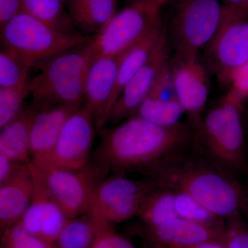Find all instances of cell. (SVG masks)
Segmentation results:
<instances>
[{"label": "cell", "instance_id": "obj_3", "mask_svg": "<svg viewBox=\"0 0 248 248\" xmlns=\"http://www.w3.org/2000/svg\"><path fill=\"white\" fill-rule=\"evenodd\" d=\"M244 107L226 94L197 123L194 147L232 173L246 169Z\"/></svg>", "mask_w": 248, "mask_h": 248}, {"label": "cell", "instance_id": "obj_29", "mask_svg": "<svg viewBox=\"0 0 248 248\" xmlns=\"http://www.w3.org/2000/svg\"><path fill=\"white\" fill-rule=\"evenodd\" d=\"M89 213L97 232V237L92 248H136L114 230L112 223L106 221L99 214L93 210H90Z\"/></svg>", "mask_w": 248, "mask_h": 248}, {"label": "cell", "instance_id": "obj_19", "mask_svg": "<svg viewBox=\"0 0 248 248\" xmlns=\"http://www.w3.org/2000/svg\"><path fill=\"white\" fill-rule=\"evenodd\" d=\"M32 190L29 164L0 184V226L3 231L20 221L30 204Z\"/></svg>", "mask_w": 248, "mask_h": 248}, {"label": "cell", "instance_id": "obj_32", "mask_svg": "<svg viewBox=\"0 0 248 248\" xmlns=\"http://www.w3.org/2000/svg\"><path fill=\"white\" fill-rule=\"evenodd\" d=\"M225 84L229 88L227 94L245 105L248 100V60L231 72Z\"/></svg>", "mask_w": 248, "mask_h": 248}, {"label": "cell", "instance_id": "obj_18", "mask_svg": "<svg viewBox=\"0 0 248 248\" xmlns=\"http://www.w3.org/2000/svg\"><path fill=\"white\" fill-rule=\"evenodd\" d=\"M185 111L178 100L170 69L166 68L134 116L161 126L170 127L181 123Z\"/></svg>", "mask_w": 248, "mask_h": 248}, {"label": "cell", "instance_id": "obj_22", "mask_svg": "<svg viewBox=\"0 0 248 248\" xmlns=\"http://www.w3.org/2000/svg\"><path fill=\"white\" fill-rule=\"evenodd\" d=\"M73 25L96 34L117 13V0H68Z\"/></svg>", "mask_w": 248, "mask_h": 248}, {"label": "cell", "instance_id": "obj_10", "mask_svg": "<svg viewBox=\"0 0 248 248\" xmlns=\"http://www.w3.org/2000/svg\"><path fill=\"white\" fill-rule=\"evenodd\" d=\"M205 53L210 68L226 83L231 72L248 60V13L224 7L221 25Z\"/></svg>", "mask_w": 248, "mask_h": 248}, {"label": "cell", "instance_id": "obj_14", "mask_svg": "<svg viewBox=\"0 0 248 248\" xmlns=\"http://www.w3.org/2000/svg\"><path fill=\"white\" fill-rule=\"evenodd\" d=\"M123 54L96 57L88 70L84 87L85 106L93 112L97 129L107 123Z\"/></svg>", "mask_w": 248, "mask_h": 248}, {"label": "cell", "instance_id": "obj_6", "mask_svg": "<svg viewBox=\"0 0 248 248\" xmlns=\"http://www.w3.org/2000/svg\"><path fill=\"white\" fill-rule=\"evenodd\" d=\"M161 3L136 0L116 13L112 19L88 40L93 58L120 55L162 24Z\"/></svg>", "mask_w": 248, "mask_h": 248}, {"label": "cell", "instance_id": "obj_24", "mask_svg": "<svg viewBox=\"0 0 248 248\" xmlns=\"http://www.w3.org/2000/svg\"><path fill=\"white\" fill-rule=\"evenodd\" d=\"M65 0H23L22 11L38 18L54 29L68 33L75 32L70 15L64 8Z\"/></svg>", "mask_w": 248, "mask_h": 248}, {"label": "cell", "instance_id": "obj_5", "mask_svg": "<svg viewBox=\"0 0 248 248\" xmlns=\"http://www.w3.org/2000/svg\"><path fill=\"white\" fill-rule=\"evenodd\" d=\"M89 39L78 32L57 30L24 11L1 27L3 46L24 55L35 65L84 45Z\"/></svg>", "mask_w": 248, "mask_h": 248}, {"label": "cell", "instance_id": "obj_17", "mask_svg": "<svg viewBox=\"0 0 248 248\" xmlns=\"http://www.w3.org/2000/svg\"><path fill=\"white\" fill-rule=\"evenodd\" d=\"M81 107V104H62L39 107L31 125V161H40L52 151L67 120Z\"/></svg>", "mask_w": 248, "mask_h": 248}, {"label": "cell", "instance_id": "obj_21", "mask_svg": "<svg viewBox=\"0 0 248 248\" xmlns=\"http://www.w3.org/2000/svg\"><path fill=\"white\" fill-rule=\"evenodd\" d=\"M166 33V29L162 23L123 54L111 99L110 112L122 90L151 58Z\"/></svg>", "mask_w": 248, "mask_h": 248}, {"label": "cell", "instance_id": "obj_33", "mask_svg": "<svg viewBox=\"0 0 248 248\" xmlns=\"http://www.w3.org/2000/svg\"><path fill=\"white\" fill-rule=\"evenodd\" d=\"M23 0H0V26L2 27L22 11Z\"/></svg>", "mask_w": 248, "mask_h": 248}, {"label": "cell", "instance_id": "obj_26", "mask_svg": "<svg viewBox=\"0 0 248 248\" xmlns=\"http://www.w3.org/2000/svg\"><path fill=\"white\" fill-rule=\"evenodd\" d=\"M35 63L16 50L3 47L0 52V89L17 86L29 81Z\"/></svg>", "mask_w": 248, "mask_h": 248}, {"label": "cell", "instance_id": "obj_13", "mask_svg": "<svg viewBox=\"0 0 248 248\" xmlns=\"http://www.w3.org/2000/svg\"><path fill=\"white\" fill-rule=\"evenodd\" d=\"M169 42L166 32L151 58L121 91L111 109L107 123H117L135 115L169 63Z\"/></svg>", "mask_w": 248, "mask_h": 248}, {"label": "cell", "instance_id": "obj_38", "mask_svg": "<svg viewBox=\"0 0 248 248\" xmlns=\"http://www.w3.org/2000/svg\"><path fill=\"white\" fill-rule=\"evenodd\" d=\"M243 214H244L245 218H246V221H247L248 224V205L247 208H246V209L244 210V211L243 212Z\"/></svg>", "mask_w": 248, "mask_h": 248}, {"label": "cell", "instance_id": "obj_30", "mask_svg": "<svg viewBox=\"0 0 248 248\" xmlns=\"http://www.w3.org/2000/svg\"><path fill=\"white\" fill-rule=\"evenodd\" d=\"M2 244L4 248H55L53 244L28 232L18 223L4 231Z\"/></svg>", "mask_w": 248, "mask_h": 248}, {"label": "cell", "instance_id": "obj_28", "mask_svg": "<svg viewBox=\"0 0 248 248\" xmlns=\"http://www.w3.org/2000/svg\"><path fill=\"white\" fill-rule=\"evenodd\" d=\"M29 93V80L14 87L0 89V128L22 112Z\"/></svg>", "mask_w": 248, "mask_h": 248}, {"label": "cell", "instance_id": "obj_27", "mask_svg": "<svg viewBox=\"0 0 248 248\" xmlns=\"http://www.w3.org/2000/svg\"><path fill=\"white\" fill-rule=\"evenodd\" d=\"M174 192L176 209L179 218L209 226H225L224 219L210 213L190 196L182 192Z\"/></svg>", "mask_w": 248, "mask_h": 248}, {"label": "cell", "instance_id": "obj_8", "mask_svg": "<svg viewBox=\"0 0 248 248\" xmlns=\"http://www.w3.org/2000/svg\"><path fill=\"white\" fill-rule=\"evenodd\" d=\"M149 179L133 180L121 174L102 179L93 190L91 208L109 223L138 217L143 201L156 188Z\"/></svg>", "mask_w": 248, "mask_h": 248}, {"label": "cell", "instance_id": "obj_9", "mask_svg": "<svg viewBox=\"0 0 248 248\" xmlns=\"http://www.w3.org/2000/svg\"><path fill=\"white\" fill-rule=\"evenodd\" d=\"M95 122L93 112L84 106L67 120L53 149L40 161L31 162L39 167L84 169L90 165Z\"/></svg>", "mask_w": 248, "mask_h": 248}, {"label": "cell", "instance_id": "obj_36", "mask_svg": "<svg viewBox=\"0 0 248 248\" xmlns=\"http://www.w3.org/2000/svg\"><path fill=\"white\" fill-rule=\"evenodd\" d=\"M224 7L248 13V0H221Z\"/></svg>", "mask_w": 248, "mask_h": 248}, {"label": "cell", "instance_id": "obj_31", "mask_svg": "<svg viewBox=\"0 0 248 248\" xmlns=\"http://www.w3.org/2000/svg\"><path fill=\"white\" fill-rule=\"evenodd\" d=\"M224 243L227 248H248V224L243 213L225 220Z\"/></svg>", "mask_w": 248, "mask_h": 248}, {"label": "cell", "instance_id": "obj_12", "mask_svg": "<svg viewBox=\"0 0 248 248\" xmlns=\"http://www.w3.org/2000/svg\"><path fill=\"white\" fill-rule=\"evenodd\" d=\"M29 169L33 184L32 198L18 223L28 232L53 245L70 218L50 192L38 168L31 162Z\"/></svg>", "mask_w": 248, "mask_h": 248}, {"label": "cell", "instance_id": "obj_25", "mask_svg": "<svg viewBox=\"0 0 248 248\" xmlns=\"http://www.w3.org/2000/svg\"><path fill=\"white\" fill-rule=\"evenodd\" d=\"M96 237L94 222L87 213L70 218L53 246L55 248H92Z\"/></svg>", "mask_w": 248, "mask_h": 248}, {"label": "cell", "instance_id": "obj_7", "mask_svg": "<svg viewBox=\"0 0 248 248\" xmlns=\"http://www.w3.org/2000/svg\"><path fill=\"white\" fill-rule=\"evenodd\" d=\"M223 14L221 0H180L172 20L177 60L199 58L216 35Z\"/></svg>", "mask_w": 248, "mask_h": 248}, {"label": "cell", "instance_id": "obj_2", "mask_svg": "<svg viewBox=\"0 0 248 248\" xmlns=\"http://www.w3.org/2000/svg\"><path fill=\"white\" fill-rule=\"evenodd\" d=\"M196 128L185 122L161 126L133 116L103 131L95 166L102 172L108 169L117 174L142 172L167 156L194 146Z\"/></svg>", "mask_w": 248, "mask_h": 248}, {"label": "cell", "instance_id": "obj_11", "mask_svg": "<svg viewBox=\"0 0 248 248\" xmlns=\"http://www.w3.org/2000/svg\"><path fill=\"white\" fill-rule=\"evenodd\" d=\"M37 167L54 197L70 218L89 213L94 186L102 179L100 175L103 172L100 170L96 166L91 167V165L78 170Z\"/></svg>", "mask_w": 248, "mask_h": 248}, {"label": "cell", "instance_id": "obj_15", "mask_svg": "<svg viewBox=\"0 0 248 248\" xmlns=\"http://www.w3.org/2000/svg\"><path fill=\"white\" fill-rule=\"evenodd\" d=\"M171 71L178 100L185 113L197 124L210 94L206 68L199 58L179 59Z\"/></svg>", "mask_w": 248, "mask_h": 248}, {"label": "cell", "instance_id": "obj_23", "mask_svg": "<svg viewBox=\"0 0 248 248\" xmlns=\"http://www.w3.org/2000/svg\"><path fill=\"white\" fill-rule=\"evenodd\" d=\"M138 217L146 228H155L179 218L172 191L156 187L146 197Z\"/></svg>", "mask_w": 248, "mask_h": 248}, {"label": "cell", "instance_id": "obj_35", "mask_svg": "<svg viewBox=\"0 0 248 248\" xmlns=\"http://www.w3.org/2000/svg\"><path fill=\"white\" fill-rule=\"evenodd\" d=\"M243 117H244V124L245 129V165L246 169L245 172L247 176L248 183V106L246 107L244 105V112H243Z\"/></svg>", "mask_w": 248, "mask_h": 248}, {"label": "cell", "instance_id": "obj_37", "mask_svg": "<svg viewBox=\"0 0 248 248\" xmlns=\"http://www.w3.org/2000/svg\"><path fill=\"white\" fill-rule=\"evenodd\" d=\"M186 248H227V247L225 243L222 241H208Z\"/></svg>", "mask_w": 248, "mask_h": 248}, {"label": "cell", "instance_id": "obj_4", "mask_svg": "<svg viewBox=\"0 0 248 248\" xmlns=\"http://www.w3.org/2000/svg\"><path fill=\"white\" fill-rule=\"evenodd\" d=\"M87 42L46 60L40 73L29 79L34 104L46 108L81 104L86 75L94 58Z\"/></svg>", "mask_w": 248, "mask_h": 248}, {"label": "cell", "instance_id": "obj_34", "mask_svg": "<svg viewBox=\"0 0 248 248\" xmlns=\"http://www.w3.org/2000/svg\"><path fill=\"white\" fill-rule=\"evenodd\" d=\"M24 165L0 154V184L14 177Z\"/></svg>", "mask_w": 248, "mask_h": 248}, {"label": "cell", "instance_id": "obj_16", "mask_svg": "<svg viewBox=\"0 0 248 248\" xmlns=\"http://www.w3.org/2000/svg\"><path fill=\"white\" fill-rule=\"evenodd\" d=\"M146 234L158 248H186L205 241L224 242L225 226H209L178 218L161 226L146 228Z\"/></svg>", "mask_w": 248, "mask_h": 248}, {"label": "cell", "instance_id": "obj_20", "mask_svg": "<svg viewBox=\"0 0 248 248\" xmlns=\"http://www.w3.org/2000/svg\"><path fill=\"white\" fill-rule=\"evenodd\" d=\"M38 110V106L34 104L24 107L14 120L1 128L0 154L21 164H30L31 125Z\"/></svg>", "mask_w": 248, "mask_h": 248}, {"label": "cell", "instance_id": "obj_1", "mask_svg": "<svg viewBox=\"0 0 248 248\" xmlns=\"http://www.w3.org/2000/svg\"><path fill=\"white\" fill-rule=\"evenodd\" d=\"M170 155L142 171L159 188L182 192L226 220L248 205L246 188L233 175L193 147Z\"/></svg>", "mask_w": 248, "mask_h": 248}, {"label": "cell", "instance_id": "obj_39", "mask_svg": "<svg viewBox=\"0 0 248 248\" xmlns=\"http://www.w3.org/2000/svg\"><path fill=\"white\" fill-rule=\"evenodd\" d=\"M158 1H159V2H161V4H163V3H164L165 1H166V0H158Z\"/></svg>", "mask_w": 248, "mask_h": 248}]
</instances>
